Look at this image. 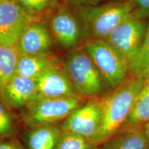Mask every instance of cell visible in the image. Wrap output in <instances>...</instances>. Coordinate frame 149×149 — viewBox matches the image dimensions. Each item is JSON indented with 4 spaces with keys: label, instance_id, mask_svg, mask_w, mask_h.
Wrapping results in <instances>:
<instances>
[{
    "label": "cell",
    "instance_id": "6da1fadb",
    "mask_svg": "<svg viewBox=\"0 0 149 149\" xmlns=\"http://www.w3.org/2000/svg\"><path fill=\"white\" fill-rule=\"evenodd\" d=\"M144 81L145 79L130 74L122 83L101 97V123L96 134L89 141L93 148L122 129Z\"/></svg>",
    "mask_w": 149,
    "mask_h": 149
},
{
    "label": "cell",
    "instance_id": "7a4b0ae2",
    "mask_svg": "<svg viewBox=\"0 0 149 149\" xmlns=\"http://www.w3.org/2000/svg\"><path fill=\"white\" fill-rule=\"evenodd\" d=\"M62 66L74 91L81 97H98L107 86L84 47L70 51Z\"/></svg>",
    "mask_w": 149,
    "mask_h": 149
},
{
    "label": "cell",
    "instance_id": "3957f363",
    "mask_svg": "<svg viewBox=\"0 0 149 149\" xmlns=\"http://www.w3.org/2000/svg\"><path fill=\"white\" fill-rule=\"evenodd\" d=\"M93 39L106 40L121 23L133 14L130 0L77 7Z\"/></svg>",
    "mask_w": 149,
    "mask_h": 149
},
{
    "label": "cell",
    "instance_id": "277c9868",
    "mask_svg": "<svg viewBox=\"0 0 149 149\" xmlns=\"http://www.w3.org/2000/svg\"><path fill=\"white\" fill-rule=\"evenodd\" d=\"M84 47L109 88L117 87L130 75L128 60L108 41L92 38Z\"/></svg>",
    "mask_w": 149,
    "mask_h": 149
},
{
    "label": "cell",
    "instance_id": "5b68a950",
    "mask_svg": "<svg viewBox=\"0 0 149 149\" xmlns=\"http://www.w3.org/2000/svg\"><path fill=\"white\" fill-rule=\"evenodd\" d=\"M82 104L79 96L43 97L38 95L25 109L24 122L31 128L55 125L59 121L66 120Z\"/></svg>",
    "mask_w": 149,
    "mask_h": 149
},
{
    "label": "cell",
    "instance_id": "8992f818",
    "mask_svg": "<svg viewBox=\"0 0 149 149\" xmlns=\"http://www.w3.org/2000/svg\"><path fill=\"white\" fill-rule=\"evenodd\" d=\"M54 42L64 50H72L79 46L88 34L79 13L68 7L57 8L51 15L48 24Z\"/></svg>",
    "mask_w": 149,
    "mask_h": 149
},
{
    "label": "cell",
    "instance_id": "52a82bcc",
    "mask_svg": "<svg viewBox=\"0 0 149 149\" xmlns=\"http://www.w3.org/2000/svg\"><path fill=\"white\" fill-rule=\"evenodd\" d=\"M146 22L133 14L106 39L126 57L129 65L136 58L144 44L148 25Z\"/></svg>",
    "mask_w": 149,
    "mask_h": 149
},
{
    "label": "cell",
    "instance_id": "ba28073f",
    "mask_svg": "<svg viewBox=\"0 0 149 149\" xmlns=\"http://www.w3.org/2000/svg\"><path fill=\"white\" fill-rule=\"evenodd\" d=\"M37 19L15 0L3 1L0 3V44L16 46L24 29Z\"/></svg>",
    "mask_w": 149,
    "mask_h": 149
},
{
    "label": "cell",
    "instance_id": "9c48e42d",
    "mask_svg": "<svg viewBox=\"0 0 149 149\" xmlns=\"http://www.w3.org/2000/svg\"><path fill=\"white\" fill-rule=\"evenodd\" d=\"M101 120V98L95 97L74 110L60 128L62 131L77 134L90 141L98 130Z\"/></svg>",
    "mask_w": 149,
    "mask_h": 149
},
{
    "label": "cell",
    "instance_id": "30bf717a",
    "mask_svg": "<svg viewBox=\"0 0 149 149\" xmlns=\"http://www.w3.org/2000/svg\"><path fill=\"white\" fill-rule=\"evenodd\" d=\"M37 96L36 80L17 73L0 86V98L14 109H26Z\"/></svg>",
    "mask_w": 149,
    "mask_h": 149
},
{
    "label": "cell",
    "instance_id": "8fae6325",
    "mask_svg": "<svg viewBox=\"0 0 149 149\" xmlns=\"http://www.w3.org/2000/svg\"><path fill=\"white\" fill-rule=\"evenodd\" d=\"M53 42L48 26L37 19L24 29L16 47L20 55H37L50 53Z\"/></svg>",
    "mask_w": 149,
    "mask_h": 149
},
{
    "label": "cell",
    "instance_id": "7c38bea8",
    "mask_svg": "<svg viewBox=\"0 0 149 149\" xmlns=\"http://www.w3.org/2000/svg\"><path fill=\"white\" fill-rule=\"evenodd\" d=\"M38 95L43 97L79 96L74 91L63 66H53L36 79Z\"/></svg>",
    "mask_w": 149,
    "mask_h": 149
},
{
    "label": "cell",
    "instance_id": "4fadbf2b",
    "mask_svg": "<svg viewBox=\"0 0 149 149\" xmlns=\"http://www.w3.org/2000/svg\"><path fill=\"white\" fill-rule=\"evenodd\" d=\"M96 149H149V141L143 127L121 130Z\"/></svg>",
    "mask_w": 149,
    "mask_h": 149
},
{
    "label": "cell",
    "instance_id": "5bb4252c",
    "mask_svg": "<svg viewBox=\"0 0 149 149\" xmlns=\"http://www.w3.org/2000/svg\"><path fill=\"white\" fill-rule=\"evenodd\" d=\"M58 65L57 59L50 53L20 55L16 73L36 80L48 68Z\"/></svg>",
    "mask_w": 149,
    "mask_h": 149
},
{
    "label": "cell",
    "instance_id": "9a60e30c",
    "mask_svg": "<svg viewBox=\"0 0 149 149\" xmlns=\"http://www.w3.org/2000/svg\"><path fill=\"white\" fill-rule=\"evenodd\" d=\"M61 133L56 125L31 128L26 138L28 149H55Z\"/></svg>",
    "mask_w": 149,
    "mask_h": 149
},
{
    "label": "cell",
    "instance_id": "2e32d148",
    "mask_svg": "<svg viewBox=\"0 0 149 149\" xmlns=\"http://www.w3.org/2000/svg\"><path fill=\"white\" fill-rule=\"evenodd\" d=\"M148 122H149V77L145 79L144 85L135 99L129 117L122 129L143 127Z\"/></svg>",
    "mask_w": 149,
    "mask_h": 149
},
{
    "label": "cell",
    "instance_id": "e0dca14e",
    "mask_svg": "<svg viewBox=\"0 0 149 149\" xmlns=\"http://www.w3.org/2000/svg\"><path fill=\"white\" fill-rule=\"evenodd\" d=\"M19 56L16 46L0 44V86L16 74Z\"/></svg>",
    "mask_w": 149,
    "mask_h": 149
},
{
    "label": "cell",
    "instance_id": "ac0fdd59",
    "mask_svg": "<svg viewBox=\"0 0 149 149\" xmlns=\"http://www.w3.org/2000/svg\"><path fill=\"white\" fill-rule=\"evenodd\" d=\"M130 74L146 79L149 77V23L144 44L136 58L129 65Z\"/></svg>",
    "mask_w": 149,
    "mask_h": 149
},
{
    "label": "cell",
    "instance_id": "d6986e66",
    "mask_svg": "<svg viewBox=\"0 0 149 149\" xmlns=\"http://www.w3.org/2000/svg\"><path fill=\"white\" fill-rule=\"evenodd\" d=\"M55 149H93L87 139L82 136L62 131Z\"/></svg>",
    "mask_w": 149,
    "mask_h": 149
},
{
    "label": "cell",
    "instance_id": "ffe728a7",
    "mask_svg": "<svg viewBox=\"0 0 149 149\" xmlns=\"http://www.w3.org/2000/svg\"><path fill=\"white\" fill-rule=\"evenodd\" d=\"M28 13L38 18L57 5L58 0H15Z\"/></svg>",
    "mask_w": 149,
    "mask_h": 149
},
{
    "label": "cell",
    "instance_id": "44dd1931",
    "mask_svg": "<svg viewBox=\"0 0 149 149\" xmlns=\"http://www.w3.org/2000/svg\"><path fill=\"white\" fill-rule=\"evenodd\" d=\"M15 133V124L6 104L0 98V139L13 137Z\"/></svg>",
    "mask_w": 149,
    "mask_h": 149
},
{
    "label": "cell",
    "instance_id": "7402d4cb",
    "mask_svg": "<svg viewBox=\"0 0 149 149\" xmlns=\"http://www.w3.org/2000/svg\"><path fill=\"white\" fill-rule=\"evenodd\" d=\"M133 8V15L137 17L149 19V0H130Z\"/></svg>",
    "mask_w": 149,
    "mask_h": 149
},
{
    "label": "cell",
    "instance_id": "603a6c76",
    "mask_svg": "<svg viewBox=\"0 0 149 149\" xmlns=\"http://www.w3.org/2000/svg\"><path fill=\"white\" fill-rule=\"evenodd\" d=\"M0 149H26L19 141L13 137L0 139Z\"/></svg>",
    "mask_w": 149,
    "mask_h": 149
},
{
    "label": "cell",
    "instance_id": "cb8c5ba5",
    "mask_svg": "<svg viewBox=\"0 0 149 149\" xmlns=\"http://www.w3.org/2000/svg\"><path fill=\"white\" fill-rule=\"evenodd\" d=\"M68 5L74 8L81 6H93L100 5L103 0H65Z\"/></svg>",
    "mask_w": 149,
    "mask_h": 149
},
{
    "label": "cell",
    "instance_id": "d4e9b609",
    "mask_svg": "<svg viewBox=\"0 0 149 149\" xmlns=\"http://www.w3.org/2000/svg\"><path fill=\"white\" fill-rule=\"evenodd\" d=\"M143 129H144V133L146 135L147 139L149 141V122H148L146 124H145L144 126H143Z\"/></svg>",
    "mask_w": 149,
    "mask_h": 149
},
{
    "label": "cell",
    "instance_id": "484cf974",
    "mask_svg": "<svg viewBox=\"0 0 149 149\" xmlns=\"http://www.w3.org/2000/svg\"><path fill=\"white\" fill-rule=\"evenodd\" d=\"M111 2H113V1H126V0H110Z\"/></svg>",
    "mask_w": 149,
    "mask_h": 149
},
{
    "label": "cell",
    "instance_id": "4316f807",
    "mask_svg": "<svg viewBox=\"0 0 149 149\" xmlns=\"http://www.w3.org/2000/svg\"><path fill=\"white\" fill-rule=\"evenodd\" d=\"M3 1H4V0H0V3H1V2H2Z\"/></svg>",
    "mask_w": 149,
    "mask_h": 149
}]
</instances>
